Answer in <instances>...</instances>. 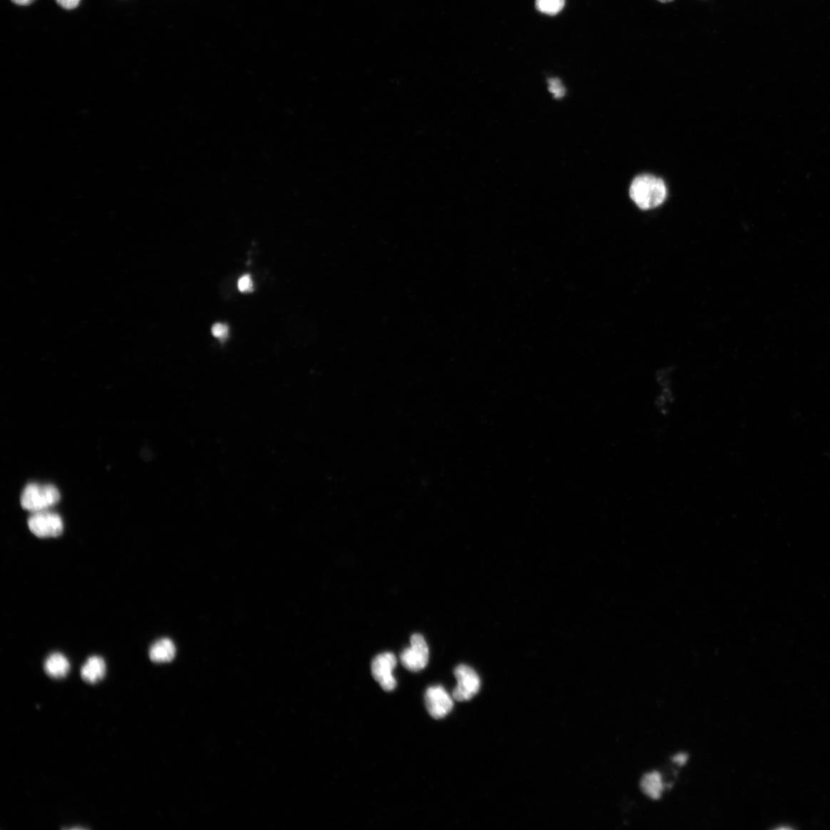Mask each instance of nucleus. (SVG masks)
<instances>
[{"label":"nucleus","instance_id":"nucleus-2","mask_svg":"<svg viewBox=\"0 0 830 830\" xmlns=\"http://www.w3.org/2000/svg\"><path fill=\"white\" fill-rule=\"evenodd\" d=\"M61 500V493L52 484H28L22 493L24 509L33 513L48 510Z\"/></svg>","mask_w":830,"mask_h":830},{"label":"nucleus","instance_id":"nucleus-17","mask_svg":"<svg viewBox=\"0 0 830 830\" xmlns=\"http://www.w3.org/2000/svg\"><path fill=\"white\" fill-rule=\"evenodd\" d=\"M688 756L686 754H678L673 758L674 762L680 766H683L687 763Z\"/></svg>","mask_w":830,"mask_h":830},{"label":"nucleus","instance_id":"nucleus-5","mask_svg":"<svg viewBox=\"0 0 830 830\" xmlns=\"http://www.w3.org/2000/svg\"><path fill=\"white\" fill-rule=\"evenodd\" d=\"M458 685L453 691L452 697L457 701H468L476 696L481 688V680L471 667L459 665L454 670Z\"/></svg>","mask_w":830,"mask_h":830},{"label":"nucleus","instance_id":"nucleus-16","mask_svg":"<svg viewBox=\"0 0 830 830\" xmlns=\"http://www.w3.org/2000/svg\"><path fill=\"white\" fill-rule=\"evenodd\" d=\"M56 3L66 9H73L80 4L81 0H56Z\"/></svg>","mask_w":830,"mask_h":830},{"label":"nucleus","instance_id":"nucleus-7","mask_svg":"<svg viewBox=\"0 0 830 830\" xmlns=\"http://www.w3.org/2000/svg\"><path fill=\"white\" fill-rule=\"evenodd\" d=\"M452 697L441 686L429 687L424 695V700H426L429 714L436 719L446 717L451 713L454 707V698Z\"/></svg>","mask_w":830,"mask_h":830},{"label":"nucleus","instance_id":"nucleus-14","mask_svg":"<svg viewBox=\"0 0 830 830\" xmlns=\"http://www.w3.org/2000/svg\"><path fill=\"white\" fill-rule=\"evenodd\" d=\"M212 333L214 337L224 340L228 336L229 327L225 324L216 323L212 326Z\"/></svg>","mask_w":830,"mask_h":830},{"label":"nucleus","instance_id":"nucleus-9","mask_svg":"<svg viewBox=\"0 0 830 830\" xmlns=\"http://www.w3.org/2000/svg\"><path fill=\"white\" fill-rule=\"evenodd\" d=\"M176 653L173 642L163 638L155 642L150 650V657L154 663H167L172 661Z\"/></svg>","mask_w":830,"mask_h":830},{"label":"nucleus","instance_id":"nucleus-8","mask_svg":"<svg viewBox=\"0 0 830 830\" xmlns=\"http://www.w3.org/2000/svg\"><path fill=\"white\" fill-rule=\"evenodd\" d=\"M106 662L98 656H93L87 660L81 669L82 678L90 684H96L106 675Z\"/></svg>","mask_w":830,"mask_h":830},{"label":"nucleus","instance_id":"nucleus-11","mask_svg":"<svg viewBox=\"0 0 830 830\" xmlns=\"http://www.w3.org/2000/svg\"><path fill=\"white\" fill-rule=\"evenodd\" d=\"M44 669L46 674L53 678L65 677L69 670H71V665L68 659L61 653H54L49 655L45 661Z\"/></svg>","mask_w":830,"mask_h":830},{"label":"nucleus","instance_id":"nucleus-19","mask_svg":"<svg viewBox=\"0 0 830 830\" xmlns=\"http://www.w3.org/2000/svg\"><path fill=\"white\" fill-rule=\"evenodd\" d=\"M659 1L661 3H669L673 1V0H659Z\"/></svg>","mask_w":830,"mask_h":830},{"label":"nucleus","instance_id":"nucleus-1","mask_svg":"<svg viewBox=\"0 0 830 830\" xmlns=\"http://www.w3.org/2000/svg\"><path fill=\"white\" fill-rule=\"evenodd\" d=\"M630 196L640 209L652 210L665 202L667 188L664 181L659 178L641 175L631 183Z\"/></svg>","mask_w":830,"mask_h":830},{"label":"nucleus","instance_id":"nucleus-18","mask_svg":"<svg viewBox=\"0 0 830 830\" xmlns=\"http://www.w3.org/2000/svg\"><path fill=\"white\" fill-rule=\"evenodd\" d=\"M35 0H12V2L19 6H28L34 3Z\"/></svg>","mask_w":830,"mask_h":830},{"label":"nucleus","instance_id":"nucleus-3","mask_svg":"<svg viewBox=\"0 0 830 830\" xmlns=\"http://www.w3.org/2000/svg\"><path fill=\"white\" fill-rule=\"evenodd\" d=\"M29 530L38 538H56L63 531V521L58 513L48 510L34 513L28 520Z\"/></svg>","mask_w":830,"mask_h":830},{"label":"nucleus","instance_id":"nucleus-13","mask_svg":"<svg viewBox=\"0 0 830 830\" xmlns=\"http://www.w3.org/2000/svg\"><path fill=\"white\" fill-rule=\"evenodd\" d=\"M548 90L553 95V96H555V98H560L565 96V88L562 85L559 78H550L548 81Z\"/></svg>","mask_w":830,"mask_h":830},{"label":"nucleus","instance_id":"nucleus-12","mask_svg":"<svg viewBox=\"0 0 830 830\" xmlns=\"http://www.w3.org/2000/svg\"><path fill=\"white\" fill-rule=\"evenodd\" d=\"M565 0H536L538 11L548 15H556L562 11Z\"/></svg>","mask_w":830,"mask_h":830},{"label":"nucleus","instance_id":"nucleus-4","mask_svg":"<svg viewBox=\"0 0 830 830\" xmlns=\"http://www.w3.org/2000/svg\"><path fill=\"white\" fill-rule=\"evenodd\" d=\"M400 660L402 665L412 672L426 667L429 660V649L424 637L419 634L411 637V647L403 650Z\"/></svg>","mask_w":830,"mask_h":830},{"label":"nucleus","instance_id":"nucleus-6","mask_svg":"<svg viewBox=\"0 0 830 830\" xmlns=\"http://www.w3.org/2000/svg\"><path fill=\"white\" fill-rule=\"evenodd\" d=\"M396 665V657L389 652L375 657L372 661V676L385 691H392L397 686V681L393 675V670Z\"/></svg>","mask_w":830,"mask_h":830},{"label":"nucleus","instance_id":"nucleus-15","mask_svg":"<svg viewBox=\"0 0 830 830\" xmlns=\"http://www.w3.org/2000/svg\"><path fill=\"white\" fill-rule=\"evenodd\" d=\"M238 287L242 292H252L253 289V284L250 275H245L241 277L239 280Z\"/></svg>","mask_w":830,"mask_h":830},{"label":"nucleus","instance_id":"nucleus-10","mask_svg":"<svg viewBox=\"0 0 830 830\" xmlns=\"http://www.w3.org/2000/svg\"><path fill=\"white\" fill-rule=\"evenodd\" d=\"M640 788L650 798L658 799L665 789L663 778L657 772L647 773L641 779Z\"/></svg>","mask_w":830,"mask_h":830}]
</instances>
